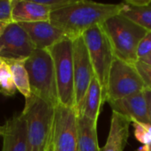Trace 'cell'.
<instances>
[{
    "label": "cell",
    "mask_w": 151,
    "mask_h": 151,
    "mask_svg": "<svg viewBox=\"0 0 151 151\" xmlns=\"http://www.w3.org/2000/svg\"><path fill=\"white\" fill-rule=\"evenodd\" d=\"M122 3L103 4L86 0H73L71 4L50 12V22L73 40L88 29L103 25L108 19L119 13Z\"/></svg>",
    "instance_id": "1"
},
{
    "label": "cell",
    "mask_w": 151,
    "mask_h": 151,
    "mask_svg": "<svg viewBox=\"0 0 151 151\" xmlns=\"http://www.w3.org/2000/svg\"><path fill=\"white\" fill-rule=\"evenodd\" d=\"M21 113L27 122L28 151H51L55 106L31 95Z\"/></svg>",
    "instance_id": "2"
},
{
    "label": "cell",
    "mask_w": 151,
    "mask_h": 151,
    "mask_svg": "<svg viewBox=\"0 0 151 151\" xmlns=\"http://www.w3.org/2000/svg\"><path fill=\"white\" fill-rule=\"evenodd\" d=\"M102 27L110 40L115 57L135 64L138 61V45L148 31L119 13L108 19Z\"/></svg>",
    "instance_id": "3"
},
{
    "label": "cell",
    "mask_w": 151,
    "mask_h": 151,
    "mask_svg": "<svg viewBox=\"0 0 151 151\" xmlns=\"http://www.w3.org/2000/svg\"><path fill=\"white\" fill-rule=\"evenodd\" d=\"M31 95H35L53 106L59 104L54 63L47 50H35L26 60Z\"/></svg>",
    "instance_id": "4"
},
{
    "label": "cell",
    "mask_w": 151,
    "mask_h": 151,
    "mask_svg": "<svg viewBox=\"0 0 151 151\" xmlns=\"http://www.w3.org/2000/svg\"><path fill=\"white\" fill-rule=\"evenodd\" d=\"M47 50L51 55L54 63L59 104L74 108L73 40L65 37Z\"/></svg>",
    "instance_id": "5"
},
{
    "label": "cell",
    "mask_w": 151,
    "mask_h": 151,
    "mask_svg": "<svg viewBox=\"0 0 151 151\" xmlns=\"http://www.w3.org/2000/svg\"><path fill=\"white\" fill-rule=\"evenodd\" d=\"M82 37L88 50L95 77L101 85L104 102L105 103L108 78L115 58L113 49L102 25L90 27L82 35Z\"/></svg>",
    "instance_id": "6"
},
{
    "label": "cell",
    "mask_w": 151,
    "mask_h": 151,
    "mask_svg": "<svg viewBox=\"0 0 151 151\" xmlns=\"http://www.w3.org/2000/svg\"><path fill=\"white\" fill-rule=\"evenodd\" d=\"M145 89L144 81L134 64L115 57L108 78L106 102L117 101L142 93Z\"/></svg>",
    "instance_id": "7"
},
{
    "label": "cell",
    "mask_w": 151,
    "mask_h": 151,
    "mask_svg": "<svg viewBox=\"0 0 151 151\" xmlns=\"http://www.w3.org/2000/svg\"><path fill=\"white\" fill-rule=\"evenodd\" d=\"M51 151H78V114L74 108L55 107Z\"/></svg>",
    "instance_id": "8"
},
{
    "label": "cell",
    "mask_w": 151,
    "mask_h": 151,
    "mask_svg": "<svg viewBox=\"0 0 151 151\" xmlns=\"http://www.w3.org/2000/svg\"><path fill=\"white\" fill-rule=\"evenodd\" d=\"M73 81H74V109L78 116L81 113L84 99L95 76L88 50L81 36L73 40Z\"/></svg>",
    "instance_id": "9"
},
{
    "label": "cell",
    "mask_w": 151,
    "mask_h": 151,
    "mask_svg": "<svg viewBox=\"0 0 151 151\" xmlns=\"http://www.w3.org/2000/svg\"><path fill=\"white\" fill-rule=\"evenodd\" d=\"M36 50L28 34L16 22L9 23L0 35V58L27 59Z\"/></svg>",
    "instance_id": "10"
},
{
    "label": "cell",
    "mask_w": 151,
    "mask_h": 151,
    "mask_svg": "<svg viewBox=\"0 0 151 151\" xmlns=\"http://www.w3.org/2000/svg\"><path fill=\"white\" fill-rule=\"evenodd\" d=\"M2 151H28L27 122L22 115H15L3 126Z\"/></svg>",
    "instance_id": "11"
},
{
    "label": "cell",
    "mask_w": 151,
    "mask_h": 151,
    "mask_svg": "<svg viewBox=\"0 0 151 151\" xmlns=\"http://www.w3.org/2000/svg\"><path fill=\"white\" fill-rule=\"evenodd\" d=\"M109 104L111 107L112 111L127 117L132 123L139 122L151 124L144 91L117 101L109 102Z\"/></svg>",
    "instance_id": "12"
},
{
    "label": "cell",
    "mask_w": 151,
    "mask_h": 151,
    "mask_svg": "<svg viewBox=\"0 0 151 151\" xmlns=\"http://www.w3.org/2000/svg\"><path fill=\"white\" fill-rule=\"evenodd\" d=\"M19 24L28 34L35 48L38 50H47L63 38L67 37L62 30L53 26L50 21Z\"/></svg>",
    "instance_id": "13"
},
{
    "label": "cell",
    "mask_w": 151,
    "mask_h": 151,
    "mask_svg": "<svg viewBox=\"0 0 151 151\" xmlns=\"http://www.w3.org/2000/svg\"><path fill=\"white\" fill-rule=\"evenodd\" d=\"M50 10L35 0H14L12 11V22L30 23L50 21Z\"/></svg>",
    "instance_id": "14"
},
{
    "label": "cell",
    "mask_w": 151,
    "mask_h": 151,
    "mask_svg": "<svg viewBox=\"0 0 151 151\" xmlns=\"http://www.w3.org/2000/svg\"><path fill=\"white\" fill-rule=\"evenodd\" d=\"M131 123L132 121L127 117L112 111L109 135L101 151H124L129 137Z\"/></svg>",
    "instance_id": "15"
},
{
    "label": "cell",
    "mask_w": 151,
    "mask_h": 151,
    "mask_svg": "<svg viewBox=\"0 0 151 151\" xmlns=\"http://www.w3.org/2000/svg\"><path fill=\"white\" fill-rule=\"evenodd\" d=\"M119 14L147 31H151V0H127L122 2Z\"/></svg>",
    "instance_id": "16"
},
{
    "label": "cell",
    "mask_w": 151,
    "mask_h": 151,
    "mask_svg": "<svg viewBox=\"0 0 151 151\" xmlns=\"http://www.w3.org/2000/svg\"><path fill=\"white\" fill-rule=\"evenodd\" d=\"M96 124L83 115L78 116V151H101Z\"/></svg>",
    "instance_id": "17"
},
{
    "label": "cell",
    "mask_w": 151,
    "mask_h": 151,
    "mask_svg": "<svg viewBox=\"0 0 151 151\" xmlns=\"http://www.w3.org/2000/svg\"><path fill=\"white\" fill-rule=\"evenodd\" d=\"M104 104V102L101 85L94 76L87 91L81 113L80 115H83L88 119L97 122L100 111Z\"/></svg>",
    "instance_id": "18"
},
{
    "label": "cell",
    "mask_w": 151,
    "mask_h": 151,
    "mask_svg": "<svg viewBox=\"0 0 151 151\" xmlns=\"http://www.w3.org/2000/svg\"><path fill=\"white\" fill-rule=\"evenodd\" d=\"M27 59H4L11 70V73L17 88V90L25 96L28 98L31 96V89L29 84V77L26 68Z\"/></svg>",
    "instance_id": "19"
},
{
    "label": "cell",
    "mask_w": 151,
    "mask_h": 151,
    "mask_svg": "<svg viewBox=\"0 0 151 151\" xmlns=\"http://www.w3.org/2000/svg\"><path fill=\"white\" fill-rule=\"evenodd\" d=\"M17 91L9 65L4 63L0 66V93L11 96Z\"/></svg>",
    "instance_id": "20"
},
{
    "label": "cell",
    "mask_w": 151,
    "mask_h": 151,
    "mask_svg": "<svg viewBox=\"0 0 151 151\" xmlns=\"http://www.w3.org/2000/svg\"><path fill=\"white\" fill-rule=\"evenodd\" d=\"M134 136L143 145L151 143V124L133 122Z\"/></svg>",
    "instance_id": "21"
},
{
    "label": "cell",
    "mask_w": 151,
    "mask_h": 151,
    "mask_svg": "<svg viewBox=\"0 0 151 151\" xmlns=\"http://www.w3.org/2000/svg\"><path fill=\"white\" fill-rule=\"evenodd\" d=\"M151 54V31H148L146 35L140 42L137 48V58L141 61Z\"/></svg>",
    "instance_id": "22"
},
{
    "label": "cell",
    "mask_w": 151,
    "mask_h": 151,
    "mask_svg": "<svg viewBox=\"0 0 151 151\" xmlns=\"http://www.w3.org/2000/svg\"><path fill=\"white\" fill-rule=\"evenodd\" d=\"M134 65L144 81L146 89L151 90V65L142 61H137Z\"/></svg>",
    "instance_id": "23"
},
{
    "label": "cell",
    "mask_w": 151,
    "mask_h": 151,
    "mask_svg": "<svg viewBox=\"0 0 151 151\" xmlns=\"http://www.w3.org/2000/svg\"><path fill=\"white\" fill-rule=\"evenodd\" d=\"M14 0H0V21L12 22V11Z\"/></svg>",
    "instance_id": "24"
},
{
    "label": "cell",
    "mask_w": 151,
    "mask_h": 151,
    "mask_svg": "<svg viewBox=\"0 0 151 151\" xmlns=\"http://www.w3.org/2000/svg\"><path fill=\"white\" fill-rule=\"evenodd\" d=\"M38 4H42L44 5L45 7H47L48 9L51 11H55V10H58L59 8H62L69 4H71L73 0H47V1H38V0H35Z\"/></svg>",
    "instance_id": "25"
},
{
    "label": "cell",
    "mask_w": 151,
    "mask_h": 151,
    "mask_svg": "<svg viewBox=\"0 0 151 151\" xmlns=\"http://www.w3.org/2000/svg\"><path fill=\"white\" fill-rule=\"evenodd\" d=\"M144 95L147 100V104H148V109H149V116L150 119L151 121V90L145 89L144 90Z\"/></svg>",
    "instance_id": "26"
},
{
    "label": "cell",
    "mask_w": 151,
    "mask_h": 151,
    "mask_svg": "<svg viewBox=\"0 0 151 151\" xmlns=\"http://www.w3.org/2000/svg\"><path fill=\"white\" fill-rule=\"evenodd\" d=\"M138 151H151V143L142 146V147L138 150Z\"/></svg>",
    "instance_id": "27"
},
{
    "label": "cell",
    "mask_w": 151,
    "mask_h": 151,
    "mask_svg": "<svg viewBox=\"0 0 151 151\" xmlns=\"http://www.w3.org/2000/svg\"><path fill=\"white\" fill-rule=\"evenodd\" d=\"M8 24H9L8 22H3V21H0V35L3 33V31L4 30V28L6 27V26H7Z\"/></svg>",
    "instance_id": "28"
},
{
    "label": "cell",
    "mask_w": 151,
    "mask_h": 151,
    "mask_svg": "<svg viewBox=\"0 0 151 151\" xmlns=\"http://www.w3.org/2000/svg\"><path fill=\"white\" fill-rule=\"evenodd\" d=\"M142 62H143V63H145V64H147V65H151V54L150 55H149L147 58H145L144 59H142V60H141Z\"/></svg>",
    "instance_id": "29"
},
{
    "label": "cell",
    "mask_w": 151,
    "mask_h": 151,
    "mask_svg": "<svg viewBox=\"0 0 151 151\" xmlns=\"http://www.w3.org/2000/svg\"><path fill=\"white\" fill-rule=\"evenodd\" d=\"M4 59L0 58V66H1L2 65H4Z\"/></svg>",
    "instance_id": "30"
},
{
    "label": "cell",
    "mask_w": 151,
    "mask_h": 151,
    "mask_svg": "<svg viewBox=\"0 0 151 151\" xmlns=\"http://www.w3.org/2000/svg\"><path fill=\"white\" fill-rule=\"evenodd\" d=\"M3 134V127H0V135Z\"/></svg>",
    "instance_id": "31"
}]
</instances>
